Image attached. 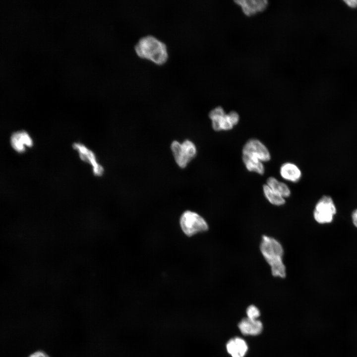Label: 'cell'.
<instances>
[{
	"label": "cell",
	"mask_w": 357,
	"mask_h": 357,
	"mask_svg": "<svg viewBox=\"0 0 357 357\" xmlns=\"http://www.w3.org/2000/svg\"><path fill=\"white\" fill-rule=\"evenodd\" d=\"M260 250L270 266L273 276L284 278L286 271L282 260L284 249L281 244L275 238L264 235L260 243Z\"/></svg>",
	"instance_id": "obj_1"
},
{
	"label": "cell",
	"mask_w": 357,
	"mask_h": 357,
	"mask_svg": "<svg viewBox=\"0 0 357 357\" xmlns=\"http://www.w3.org/2000/svg\"><path fill=\"white\" fill-rule=\"evenodd\" d=\"M135 51L141 58L162 65L168 60V53L166 44L152 35L140 38L135 46Z\"/></svg>",
	"instance_id": "obj_2"
},
{
	"label": "cell",
	"mask_w": 357,
	"mask_h": 357,
	"mask_svg": "<svg viewBox=\"0 0 357 357\" xmlns=\"http://www.w3.org/2000/svg\"><path fill=\"white\" fill-rule=\"evenodd\" d=\"M209 116L212 122V127L215 130H229L238 124L239 115L235 111H231L226 114L221 107H217L212 110Z\"/></svg>",
	"instance_id": "obj_3"
},
{
	"label": "cell",
	"mask_w": 357,
	"mask_h": 357,
	"mask_svg": "<svg viewBox=\"0 0 357 357\" xmlns=\"http://www.w3.org/2000/svg\"><path fill=\"white\" fill-rule=\"evenodd\" d=\"M180 225L184 233L189 237L208 229L205 220L198 214L190 211H186L182 214Z\"/></svg>",
	"instance_id": "obj_4"
},
{
	"label": "cell",
	"mask_w": 357,
	"mask_h": 357,
	"mask_svg": "<svg viewBox=\"0 0 357 357\" xmlns=\"http://www.w3.org/2000/svg\"><path fill=\"white\" fill-rule=\"evenodd\" d=\"M336 213V208L332 198L323 195L317 202L314 211L315 220L319 224L331 223Z\"/></svg>",
	"instance_id": "obj_5"
},
{
	"label": "cell",
	"mask_w": 357,
	"mask_h": 357,
	"mask_svg": "<svg viewBox=\"0 0 357 357\" xmlns=\"http://www.w3.org/2000/svg\"><path fill=\"white\" fill-rule=\"evenodd\" d=\"M242 155L256 158L261 162L270 160V154L267 147L259 140L250 139L244 145Z\"/></svg>",
	"instance_id": "obj_6"
},
{
	"label": "cell",
	"mask_w": 357,
	"mask_h": 357,
	"mask_svg": "<svg viewBox=\"0 0 357 357\" xmlns=\"http://www.w3.org/2000/svg\"><path fill=\"white\" fill-rule=\"evenodd\" d=\"M73 148L78 152L81 160L92 166L95 176L100 177L103 174L104 169L97 161L95 154L92 150L80 143H74Z\"/></svg>",
	"instance_id": "obj_7"
},
{
	"label": "cell",
	"mask_w": 357,
	"mask_h": 357,
	"mask_svg": "<svg viewBox=\"0 0 357 357\" xmlns=\"http://www.w3.org/2000/svg\"><path fill=\"white\" fill-rule=\"evenodd\" d=\"M235 2L240 6L242 12L247 16L264 10L268 4L266 0H238Z\"/></svg>",
	"instance_id": "obj_8"
},
{
	"label": "cell",
	"mask_w": 357,
	"mask_h": 357,
	"mask_svg": "<svg viewBox=\"0 0 357 357\" xmlns=\"http://www.w3.org/2000/svg\"><path fill=\"white\" fill-rule=\"evenodd\" d=\"M226 349L232 357H243L247 352L248 347L244 340L235 337L228 341Z\"/></svg>",
	"instance_id": "obj_9"
},
{
	"label": "cell",
	"mask_w": 357,
	"mask_h": 357,
	"mask_svg": "<svg viewBox=\"0 0 357 357\" xmlns=\"http://www.w3.org/2000/svg\"><path fill=\"white\" fill-rule=\"evenodd\" d=\"M238 328L242 334L254 336L261 332L262 324L257 319H251L247 318L242 319L239 323Z\"/></svg>",
	"instance_id": "obj_10"
},
{
	"label": "cell",
	"mask_w": 357,
	"mask_h": 357,
	"mask_svg": "<svg viewBox=\"0 0 357 357\" xmlns=\"http://www.w3.org/2000/svg\"><path fill=\"white\" fill-rule=\"evenodd\" d=\"M12 147L17 151H24L25 147H31L33 141L29 135L25 131H19L13 133L11 138Z\"/></svg>",
	"instance_id": "obj_11"
},
{
	"label": "cell",
	"mask_w": 357,
	"mask_h": 357,
	"mask_svg": "<svg viewBox=\"0 0 357 357\" xmlns=\"http://www.w3.org/2000/svg\"><path fill=\"white\" fill-rule=\"evenodd\" d=\"M280 173L283 178L292 182L298 181L301 177L299 169L291 163L283 164L280 168Z\"/></svg>",
	"instance_id": "obj_12"
},
{
	"label": "cell",
	"mask_w": 357,
	"mask_h": 357,
	"mask_svg": "<svg viewBox=\"0 0 357 357\" xmlns=\"http://www.w3.org/2000/svg\"><path fill=\"white\" fill-rule=\"evenodd\" d=\"M171 149L178 165L182 168L185 167L190 160L184 153L181 144L177 141H173L171 144Z\"/></svg>",
	"instance_id": "obj_13"
},
{
	"label": "cell",
	"mask_w": 357,
	"mask_h": 357,
	"mask_svg": "<svg viewBox=\"0 0 357 357\" xmlns=\"http://www.w3.org/2000/svg\"><path fill=\"white\" fill-rule=\"evenodd\" d=\"M266 184L271 189L284 198L288 197L291 194V191L288 186L285 183L279 181L274 177L269 178L267 180Z\"/></svg>",
	"instance_id": "obj_14"
},
{
	"label": "cell",
	"mask_w": 357,
	"mask_h": 357,
	"mask_svg": "<svg viewBox=\"0 0 357 357\" xmlns=\"http://www.w3.org/2000/svg\"><path fill=\"white\" fill-rule=\"evenodd\" d=\"M242 161L246 168L250 172H255L260 175L264 173L263 163L259 160L245 155H242Z\"/></svg>",
	"instance_id": "obj_15"
},
{
	"label": "cell",
	"mask_w": 357,
	"mask_h": 357,
	"mask_svg": "<svg viewBox=\"0 0 357 357\" xmlns=\"http://www.w3.org/2000/svg\"><path fill=\"white\" fill-rule=\"evenodd\" d=\"M263 190L266 198L271 204L280 206L285 203L284 198L271 189L266 184L263 185Z\"/></svg>",
	"instance_id": "obj_16"
},
{
	"label": "cell",
	"mask_w": 357,
	"mask_h": 357,
	"mask_svg": "<svg viewBox=\"0 0 357 357\" xmlns=\"http://www.w3.org/2000/svg\"><path fill=\"white\" fill-rule=\"evenodd\" d=\"M181 146L184 153L190 160L194 157L196 149L194 144L191 141L188 140H185L181 143Z\"/></svg>",
	"instance_id": "obj_17"
},
{
	"label": "cell",
	"mask_w": 357,
	"mask_h": 357,
	"mask_svg": "<svg viewBox=\"0 0 357 357\" xmlns=\"http://www.w3.org/2000/svg\"><path fill=\"white\" fill-rule=\"evenodd\" d=\"M246 312L248 318L251 319H257L260 314L259 309L253 305H249Z\"/></svg>",
	"instance_id": "obj_18"
},
{
	"label": "cell",
	"mask_w": 357,
	"mask_h": 357,
	"mask_svg": "<svg viewBox=\"0 0 357 357\" xmlns=\"http://www.w3.org/2000/svg\"><path fill=\"white\" fill-rule=\"evenodd\" d=\"M28 357H51L46 352L42 350L36 351L31 354Z\"/></svg>",
	"instance_id": "obj_19"
},
{
	"label": "cell",
	"mask_w": 357,
	"mask_h": 357,
	"mask_svg": "<svg viewBox=\"0 0 357 357\" xmlns=\"http://www.w3.org/2000/svg\"><path fill=\"white\" fill-rule=\"evenodd\" d=\"M344 2L350 7H357V0H346Z\"/></svg>",
	"instance_id": "obj_20"
},
{
	"label": "cell",
	"mask_w": 357,
	"mask_h": 357,
	"mask_svg": "<svg viewBox=\"0 0 357 357\" xmlns=\"http://www.w3.org/2000/svg\"><path fill=\"white\" fill-rule=\"evenodd\" d=\"M352 218L354 225L357 228V209L353 211L352 214Z\"/></svg>",
	"instance_id": "obj_21"
}]
</instances>
